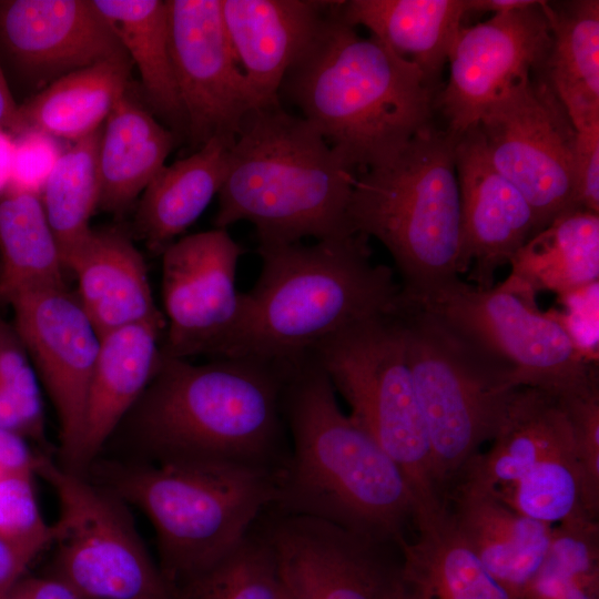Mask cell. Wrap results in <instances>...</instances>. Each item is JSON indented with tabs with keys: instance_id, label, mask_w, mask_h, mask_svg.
Wrapping results in <instances>:
<instances>
[{
	"instance_id": "8d00e7d4",
	"label": "cell",
	"mask_w": 599,
	"mask_h": 599,
	"mask_svg": "<svg viewBox=\"0 0 599 599\" xmlns=\"http://www.w3.org/2000/svg\"><path fill=\"white\" fill-rule=\"evenodd\" d=\"M0 387L16 402L32 440L44 441L41 384L14 326L0 321Z\"/></svg>"
},
{
	"instance_id": "836d02e7",
	"label": "cell",
	"mask_w": 599,
	"mask_h": 599,
	"mask_svg": "<svg viewBox=\"0 0 599 599\" xmlns=\"http://www.w3.org/2000/svg\"><path fill=\"white\" fill-rule=\"evenodd\" d=\"M101 132L102 126L60 154L39 193L65 268L91 234L90 220L99 206Z\"/></svg>"
},
{
	"instance_id": "cb8c5ba5",
	"label": "cell",
	"mask_w": 599,
	"mask_h": 599,
	"mask_svg": "<svg viewBox=\"0 0 599 599\" xmlns=\"http://www.w3.org/2000/svg\"><path fill=\"white\" fill-rule=\"evenodd\" d=\"M79 300L99 335L124 326L161 321L145 261L118 230H92L68 264Z\"/></svg>"
},
{
	"instance_id": "7a4b0ae2",
	"label": "cell",
	"mask_w": 599,
	"mask_h": 599,
	"mask_svg": "<svg viewBox=\"0 0 599 599\" xmlns=\"http://www.w3.org/2000/svg\"><path fill=\"white\" fill-rule=\"evenodd\" d=\"M288 362L221 357L193 364L162 354L132 414L151 461H210L284 471Z\"/></svg>"
},
{
	"instance_id": "60d3db41",
	"label": "cell",
	"mask_w": 599,
	"mask_h": 599,
	"mask_svg": "<svg viewBox=\"0 0 599 599\" xmlns=\"http://www.w3.org/2000/svg\"><path fill=\"white\" fill-rule=\"evenodd\" d=\"M40 454L33 453L27 439L0 426V470L35 474Z\"/></svg>"
},
{
	"instance_id": "f35d334b",
	"label": "cell",
	"mask_w": 599,
	"mask_h": 599,
	"mask_svg": "<svg viewBox=\"0 0 599 599\" xmlns=\"http://www.w3.org/2000/svg\"><path fill=\"white\" fill-rule=\"evenodd\" d=\"M576 130L572 193L576 209L599 213V120Z\"/></svg>"
},
{
	"instance_id": "d6986e66",
	"label": "cell",
	"mask_w": 599,
	"mask_h": 599,
	"mask_svg": "<svg viewBox=\"0 0 599 599\" xmlns=\"http://www.w3.org/2000/svg\"><path fill=\"white\" fill-rule=\"evenodd\" d=\"M0 49L40 82L129 57L92 0H0Z\"/></svg>"
},
{
	"instance_id": "1f68e13d",
	"label": "cell",
	"mask_w": 599,
	"mask_h": 599,
	"mask_svg": "<svg viewBox=\"0 0 599 599\" xmlns=\"http://www.w3.org/2000/svg\"><path fill=\"white\" fill-rule=\"evenodd\" d=\"M551 43L542 73L573 125L599 118V1H542Z\"/></svg>"
},
{
	"instance_id": "7bdbcfd3",
	"label": "cell",
	"mask_w": 599,
	"mask_h": 599,
	"mask_svg": "<svg viewBox=\"0 0 599 599\" xmlns=\"http://www.w3.org/2000/svg\"><path fill=\"white\" fill-rule=\"evenodd\" d=\"M22 580L31 599H91L51 573L24 576Z\"/></svg>"
},
{
	"instance_id": "30bf717a",
	"label": "cell",
	"mask_w": 599,
	"mask_h": 599,
	"mask_svg": "<svg viewBox=\"0 0 599 599\" xmlns=\"http://www.w3.org/2000/svg\"><path fill=\"white\" fill-rule=\"evenodd\" d=\"M491 440L489 450L478 453L457 483L481 488L549 526L589 515L572 427L556 395L535 387L515 389Z\"/></svg>"
},
{
	"instance_id": "8992f818",
	"label": "cell",
	"mask_w": 599,
	"mask_h": 599,
	"mask_svg": "<svg viewBox=\"0 0 599 599\" xmlns=\"http://www.w3.org/2000/svg\"><path fill=\"white\" fill-rule=\"evenodd\" d=\"M459 136L433 123L389 160L358 171L347 210L353 234L377 238L402 276L404 298L424 303L459 281Z\"/></svg>"
},
{
	"instance_id": "6da1fadb",
	"label": "cell",
	"mask_w": 599,
	"mask_h": 599,
	"mask_svg": "<svg viewBox=\"0 0 599 599\" xmlns=\"http://www.w3.org/2000/svg\"><path fill=\"white\" fill-rule=\"evenodd\" d=\"M283 415L291 453L270 509L398 546L414 522L409 487L373 436L343 413L329 378L308 354L288 361Z\"/></svg>"
},
{
	"instance_id": "7c38bea8",
	"label": "cell",
	"mask_w": 599,
	"mask_h": 599,
	"mask_svg": "<svg viewBox=\"0 0 599 599\" xmlns=\"http://www.w3.org/2000/svg\"><path fill=\"white\" fill-rule=\"evenodd\" d=\"M416 304L438 314L508 367L519 387L562 396L598 384L593 361L555 315L538 309L535 294L524 287L505 280L479 290L459 280Z\"/></svg>"
},
{
	"instance_id": "9c48e42d",
	"label": "cell",
	"mask_w": 599,
	"mask_h": 599,
	"mask_svg": "<svg viewBox=\"0 0 599 599\" xmlns=\"http://www.w3.org/2000/svg\"><path fill=\"white\" fill-rule=\"evenodd\" d=\"M396 308L342 328L307 354L345 398L353 419L397 466L416 510L432 511L441 499Z\"/></svg>"
},
{
	"instance_id": "484cf974",
	"label": "cell",
	"mask_w": 599,
	"mask_h": 599,
	"mask_svg": "<svg viewBox=\"0 0 599 599\" xmlns=\"http://www.w3.org/2000/svg\"><path fill=\"white\" fill-rule=\"evenodd\" d=\"M339 13L416 64L437 92L469 8L467 0H349L339 2Z\"/></svg>"
},
{
	"instance_id": "d4e9b609",
	"label": "cell",
	"mask_w": 599,
	"mask_h": 599,
	"mask_svg": "<svg viewBox=\"0 0 599 599\" xmlns=\"http://www.w3.org/2000/svg\"><path fill=\"white\" fill-rule=\"evenodd\" d=\"M398 544L390 599H516L483 566L448 511Z\"/></svg>"
},
{
	"instance_id": "ac0fdd59",
	"label": "cell",
	"mask_w": 599,
	"mask_h": 599,
	"mask_svg": "<svg viewBox=\"0 0 599 599\" xmlns=\"http://www.w3.org/2000/svg\"><path fill=\"white\" fill-rule=\"evenodd\" d=\"M263 518L281 573L308 599H390L398 546L315 518L271 509Z\"/></svg>"
},
{
	"instance_id": "44dd1931",
	"label": "cell",
	"mask_w": 599,
	"mask_h": 599,
	"mask_svg": "<svg viewBox=\"0 0 599 599\" xmlns=\"http://www.w3.org/2000/svg\"><path fill=\"white\" fill-rule=\"evenodd\" d=\"M334 1L222 0L225 30L255 108L281 103L282 81Z\"/></svg>"
},
{
	"instance_id": "e575fe53",
	"label": "cell",
	"mask_w": 599,
	"mask_h": 599,
	"mask_svg": "<svg viewBox=\"0 0 599 599\" xmlns=\"http://www.w3.org/2000/svg\"><path fill=\"white\" fill-rule=\"evenodd\" d=\"M278 559L262 516L216 564L173 589L172 599H280Z\"/></svg>"
},
{
	"instance_id": "7402d4cb",
	"label": "cell",
	"mask_w": 599,
	"mask_h": 599,
	"mask_svg": "<svg viewBox=\"0 0 599 599\" xmlns=\"http://www.w3.org/2000/svg\"><path fill=\"white\" fill-rule=\"evenodd\" d=\"M165 322L151 321L100 335L84 414L83 432L71 470L91 465L150 385L161 361Z\"/></svg>"
},
{
	"instance_id": "ee69618b",
	"label": "cell",
	"mask_w": 599,
	"mask_h": 599,
	"mask_svg": "<svg viewBox=\"0 0 599 599\" xmlns=\"http://www.w3.org/2000/svg\"><path fill=\"white\" fill-rule=\"evenodd\" d=\"M0 426L26 439H32L30 428L16 402L0 387Z\"/></svg>"
},
{
	"instance_id": "4dcf8cb0",
	"label": "cell",
	"mask_w": 599,
	"mask_h": 599,
	"mask_svg": "<svg viewBox=\"0 0 599 599\" xmlns=\"http://www.w3.org/2000/svg\"><path fill=\"white\" fill-rule=\"evenodd\" d=\"M507 282L562 296L599 277V214L570 210L531 236L511 257Z\"/></svg>"
},
{
	"instance_id": "4316f807",
	"label": "cell",
	"mask_w": 599,
	"mask_h": 599,
	"mask_svg": "<svg viewBox=\"0 0 599 599\" xmlns=\"http://www.w3.org/2000/svg\"><path fill=\"white\" fill-rule=\"evenodd\" d=\"M234 141L213 138L184 159L164 165L140 196L134 227L162 253L187 230L219 194Z\"/></svg>"
},
{
	"instance_id": "681fc988",
	"label": "cell",
	"mask_w": 599,
	"mask_h": 599,
	"mask_svg": "<svg viewBox=\"0 0 599 599\" xmlns=\"http://www.w3.org/2000/svg\"><path fill=\"white\" fill-rule=\"evenodd\" d=\"M22 579L2 599H31Z\"/></svg>"
},
{
	"instance_id": "f6af8a7d",
	"label": "cell",
	"mask_w": 599,
	"mask_h": 599,
	"mask_svg": "<svg viewBox=\"0 0 599 599\" xmlns=\"http://www.w3.org/2000/svg\"><path fill=\"white\" fill-rule=\"evenodd\" d=\"M18 108L0 65V131L9 133L11 136H13L17 126Z\"/></svg>"
},
{
	"instance_id": "603a6c76",
	"label": "cell",
	"mask_w": 599,
	"mask_h": 599,
	"mask_svg": "<svg viewBox=\"0 0 599 599\" xmlns=\"http://www.w3.org/2000/svg\"><path fill=\"white\" fill-rule=\"evenodd\" d=\"M447 511L455 529L487 571L520 599L547 555L552 526L518 512L463 480L449 491Z\"/></svg>"
},
{
	"instance_id": "ffe728a7",
	"label": "cell",
	"mask_w": 599,
	"mask_h": 599,
	"mask_svg": "<svg viewBox=\"0 0 599 599\" xmlns=\"http://www.w3.org/2000/svg\"><path fill=\"white\" fill-rule=\"evenodd\" d=\"M461 205L459 274L479 290L495 285L496 271L539 232L535 213L489 160L477 125L456 144Z\"/></svg>"
},
{
	"instance_id": "5bb4252c",
	"label": "cell",
	"mask_w": 599,
	"mask_h": 599,
	"mask_svg": "<svg viewBox=\"0 0 599 599\" xmlns=\"http://www.w3.org/2000/svg\"><path fill=\"white\" fill-rule=\"evenodd\" d=\"M242 253L226 230L215 227L182 236L161 253L163 355L227 356L243 312V293L235 285Z\"/></svg>"
},
{
	"instance_id": "f546056e",
	"label": "cell",
	"mask_w": 599,
	"mask_h": 599,
	"mask_svg": "<svg viewBox=\"0 0 599 599\" xmlns=\"http://www.w3.org/2000/svg\"><path fill=\"white\" fill-rule=\"evenodd\" d=\"M92 2L113 29L132 64L136 67L151 110L179 140H186V119L171 54L166 1Z\"/></svg>"
},
{
	"instance_id": "f907efd6",
	"label": "cell",
	"mask_w": 599,
	"mask_h": 599,
	"mask_svg": "<svg viewBox=\"0 0 599 599\" xmlns=\"http://www.w3.org/2000/svg\"><path fill=\"white\" fill-rule=\"evenodd\" d=\"M1 473H3V471L0 470V474H1Z\"/></svg>"
},
{
	"instance_id": "d6a6232c",
	"label": "cell",
	"mask_w": 599,
	"mask_h": 599,
	"mask_svg": "<svg viewBox=\"0 0 599 599\" xmlns=\"http://www.w3.org/2000/svg\"><path fill=\"white\" fill-rule=\"evenodd\" d=\"M0 297L65 284L67 268L38 192L7 186L0 194Z\"/></svg>"
},
{
	"instance_id": "c3c4849f",
	"label": "cell",
	"mask_w": 599,
	"mask_h": 599,
	"mask_svg": "<svg viewBox=\"0 0 599 599\" xmlns=\"http://www.w3.org/2000/svg\"><path fill=\"white\" fill-rule=\"evenodd\" d=\"M280 567V566H278ZM281 591L280 599H308L298 588L290 582L280 570Z\"/></svg>"
},
{
	"instance_id": "d590c367",
	"label": "cell",
	"mask_w": 599,
	"mask_h": 599,
	"mask_svg": "<svg viewBox=\"0 0 599 599\" xmlns=\"http://www.w3.org/2000/svg\"><path fill=\"white\" fill-rule=\"evenodd\" d=\"M30 471L0 474V539L37 552L52 544L53 525L41 514Z\"/></svg>"
},
{
	"instance_id": "f1b7e54d",
	"label": "cell",
	"mask_w": 599,
	"mask_h": 599,
	"mask_svg": "<svg viewBox=\"0 0 599 599\" xmlns=\"http://www.w3.org/2000/svg\"><path fill=\"white\" fill-rule=\"evenodd\" d=\"M129 57L72 71L18 108L13 134L35 132L77 142L100 129L129 90Z\"/></svg>"
},
{
	"instance_id": "5b68a950",
	"label": "cell",
	"mask_w": 599,
	"mask_h": 599,
	"mask_svg": "<svg viewBox=\"0 0 599 599\" xmlns=\"http://www.w3.org/2000/svg\"><path fill=\"white\" fill-rule=\"evenodd\" d=\"M257 252L261 273L243 293L241 324L226 357L295 359L342 328L399 304L402 286L393 270L372 262L362 234Z\"/></svg>"
},
{
	"instance_id": "3957f363",
	"label": "cell",
	"mask_w": 599,
	"mask_h": 599,
	"mask_svg": "<svg viewBox=\"0 0 599 599\" xmlns=\"http://www.w3.org/2000/svg\"><path fill=\"white\" fill-rule=\"evenodd\" d=\"M334 1L278 92L357 172L396 155L433 123L437 92L422 70L362 37Z\"/></svg>"
},
{
	"instance_id": "52a82bcc",
	"label": "cell",
	"mask_w": 599,
	"mask_h": 599,
	"mask_svg": "<svg viewBox=\"0 0 599 599\" xmlns=\"http://www.w3.org/2000/svg\"><path fill=\"white\" fill-rule=\"evenodd\" d=\"M281 475L210 461L109 465L106 488L153 526L173 590L226 556L274 502Z\"/></svg>"
},
{
	"instance_id": "7dc6e473",
	"label": "cell",
	"mask_w": 599,
	"mask_h": 599,
	"mask_svg": "<svg viewBox=\"0 0 599 599\" xmlns=\"http://www.w3.org/2000/svg\"><path fill=\"white\" fill-rule=\"evenodd\" d=\"M13 149V136L4 131H0V194L7 187L10 180Z\"/></svg>"
},
{
	"instance_id": "9a60e30c",
	"label": "cell",
	"mask_w": 599,
	"mask_h": 599,
	"mask_svg": "<svg viewBox=\"0 0 599 599\" xmlns=\"http://www.w3.org/2000/svg\"><path fill=\"white\" fill-rule=\"evenodd\" d=\"M551 43L542 1L463 27L451 47L449 75L435 108L460 136L511 90L542 71Z\"/></svg>"
},
{
	"instance_id": "ab89813d",
	"label": "cell",
	"mask_w": 599,
	"mask_h": 599,
	"mask_svg": "<svg viewBox=\"0 0 599 599\" xmlns=\"http://www.w3.org/2000/svg\"><path fill=\"white\" fill-rule=\"evenodd\" d=\"M14 138L11 174L7 186L40 193L53 165L48 164L47 135L26 132Z\"/></svg>"
},
{
	"instance_id": "277c9868",
	"label": "cell",
	"mask_w": 599,
	"mask_h": 599,
	"mask_svg": "<svg viewBox=\"0 0 599 599\" xmlns=\"http://www.w3.org/2000/svg\"><path fill=\"white\" fill-rule=\"evenodd\" d=\"M356 173L302 116L281 103L254 108L230 148L214 226L247 221L258 246L352 235Z\"/></svg>"
},
{
	"instance_id": "b9f144b4",
	"label": "cell",
	"mask_w": 599,
	"mask_h": 599,
	"mask_svg": "<svg viewBox=\"0 0 599 599\" xmlns=\"http://www.w3.org/2000/svg\"><path fill=\"white\" fill-rule=\"evenodd\" d=\"M39 552L8 544L0 539V599L24 576Z\"/></svg>"
},
{
	"instance_id": "ba28073f",
	"label": "cell",
	"mask_w": 599,
	"mask_h": 599,
	"mask_svg": "<svg viewBox=\"0 0 599 599\" xmlns=\"http://www.w3.org/2000/svg\"><path fill=\"white\" fill-rule=\"evenodd\" d=\"M403 325L438 493L447 496L479 447L491 440L511 393V370L438 314L403 296Z\"/></svg>"
},
{
	"instance_id": "e0dca14e",
	"label": "cell",
	"mask_w": 599,
	"mask_h": 599,
	"mask_svg": "<svg viewBox=\"0 0 599 599\" xmlns=\"http://www.w3.org/2000/svg\"><path fill=\"white\" fill-rule=\"evenodd\" d=\"M8 303L14 313L13 326L55 410L64 467L71 469L100 335L67 284L29 290Z\"/></svg>"
},
{
	"instance_id": "8fae6325",
	"label": "cell",
	"mask_w": 599,
	"mask_h": 599,
	"mask_svg": "<svg viewBox=\"0 0 599 599\" xmlns=\"http://www.w3.org/2000/svg\"><path fill=\"white\" fill-rule=\"evenodd\" d=\"M35 475L59 501L51 575L91 599H172L122 499L47 454H41Z\"/></svg>"
},
{
	"instance_id": "83f0119b",
	"label": "cell",
	"mask_w": 599,
	"mask_h": 599,
	"mask_svg": "<svg viewBox=\"0 0 599 599\" xmlns=\"http://www.w3.org/2000/svg\"><path fill=\"white\" fill-rule=\"evenodd\" d=\"M177 141L170 129L126 91L102 125L98 209L123 213L165 165Z\"/></svg>"
},
{
	"instance_id": "4fadbf2b",
	"label": "cell",
	"mask_w": 599,
	"mask_h": 599,
	"mask_svg": "<svg viewBox=\"0 0 599 599\" xmlns=\"http://www.w3.org/2000/svg\"><path fill=\"white\" fill-rule=\"evenodd\" d=\"M477 128L493 165L527 200L539 231L576 210V130L542 71L494 103Z\"/></svg>"
},
{
	"instance_id": "2e32d148",
	"label": "cell",
	"mask_w": 599,
	"mask_h": 599,
	"mask_svg": "<svg viewBox=\"0 0 599 599\" xmlns=\"http://www.w3.org/2000/svg\"><path fill=\"white\" fill-rule=\"evenodd\" d=\"M176 84L193 151L213 138L234 141L255 108L231 47L222 0H166Z\"/></svg>"
},
{
	"instance_id": "74e56055",
	"label": "cell",
	"mask_w": 599,
	"mask_h": 599,
	"mask_svg": "<svg viewBox=\"0 0 599 599\" xmlns=\"http://www.w3.org/2000/svg\"><path fill=\"white\" fill-rule=\"evenodd\" d=\"M570 420L583 473L587 512L599 517V385L557 396Z\"/></svg>"
},
{
	"instance_id": "bcb514c9",
	"label": "cell",
	"mask_w": 599,
	"mask_h": 599,
	"mask_svg": "<svg viewBox=\"0 0 599 599\" xmlns=\"http://www.w3.org/2000/svg\"><path fill=\"white\" fill-rule=\"evenodd\" d=\"M469 12L502 13L529 7L535 0H467Z\"/></svg>"
}]
</instances>
